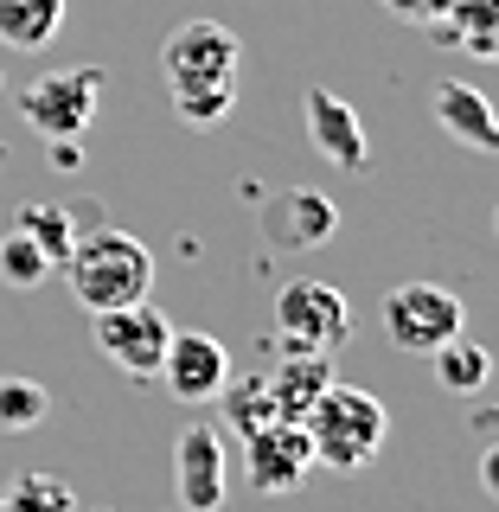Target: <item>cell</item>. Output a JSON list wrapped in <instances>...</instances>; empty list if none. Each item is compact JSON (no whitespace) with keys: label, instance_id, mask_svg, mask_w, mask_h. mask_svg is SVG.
I'll list each match as a JSON object with an SVG mask.
<instances>
[{"label":"cell","instance_id":"obj_1","mask_svg":"<svg viewBox=\"0 0 499 512\" xmlns=\"http://www.w3.org/2000/svg\"><path fill=\"white\" fill-rule=\"evenodd\" d=\"M58 269H64V282H71V295H77L84 314L141 301L154 288V250L141 244V237H128V231H109V224H96V231L77 237Z\"/></svg>","mask_w":499,"mask_h":512},{"label":"cell","instance_id":"obj_2","mask_svg":"<svg viewBox=\"0 0 499 512\" xmlns=\"http://www.w3.org/2000/svg\"><path fill=\"white\" fill-rule=\"evenodd\" d=\"M301 429H308V448H314L320 468L359 474V468H372V455L384 448V436H391V416H384V404L372 391H359V384H327L308 404V416H301Z\"/></svg>","mask_w":499,"mask_h":512},{"label":"cell","instance_id":"obj_3","mask_svg":"<svg viewBox=\"0 0 499 512\" xmlns=\"http://www.w3.org/2000/svg\"><path fill=\"white\" fill-rule=\"evenodd\" d=\"M237 64H244V45H237V32L218 26V20H186V26L167 32V45H160L167 90H212V84L237 90Z\"/></svg>","mask_w":499,"mask_h":512},{"label":"cell","instance_id":"obj_4","mask_svg":"<svg viewBox=\"0 0 499 512\" xmlns=\"http://www.w3.org/2000/svg\"><path fill=\"white\" fill-rule=\"evenodd\" d=\"M96 96H103V71H96V64H77V71L32 77L26 96H20V116L39 141H77L96 116Z\"/></svg>","mask_w":499,"mask_h":512},{"label":"cell","instance_id":"obj_5","mask_svg":"<svg viewBox=\"0 0 499 512\" xmlns=\"http://www.w3.org/2000/svg\"><path fill=\"white\" fill-rule=\"evenodd\" d=\"M90 320H96V346H103V359L116 365L122 378H154L160 372L173 327H167V314H160L148 295L122 301V308H103V314H90Z\"/></svg>","mask_w":499,"mask_h":512},{"label":"cell","instance_id":"obj_6","mask_svg":"<svg viewBox=\"0 0 499 512\" xmlns=\"http://www.w3.org/2000/svg\"><path fill=\"white\" fill-rule=\"evenodd\" d=\"M461 295H448V288L436 282H404V288H391L384 295V333H391V346H404V352H436L442 340H455L461 333Z\"/></svg>","mask_w":499,"mask_h":512},{"label":"cell","instance_id":"obj_7","mask_svg":"<svg viewBox=\"0 0 499 512\" xmlns=\"http://www.w3.org/2000/svg\"><path fill=\"white\" fill-rule=\"evenodd\" d=\"M276 327L288 346H314V352H333L352 340V308L333 282H288L276 295Z\"/></svg>","mask_w":499,"mask_h":512},{"label":"cell","instance_id":"obj_8","mask_svg":"<svg viewBox=\"0 0 499 512\" xmlns=\"http://www.w3.org/2000/svg\"><path fill=\"white\" fill-rule=\"evenodd\" d=\"M256 231H263L269 250L282 256H301V250H320L333 231H340V205L314 186H295V192H276V199L256 212Z\"/></svg>","mask_w":499,"mask_h":512},{"label":"cell","instance_id":"obj_9","mask_svg":"<svg viewBox=\"0 0 499 512\" xmlns=\"http://www.w3.org/2000/svg\"><path fill=\"white\" fill-rule=\"evenodd\" d=\"M244 468H250V487L269 493V500H282V493H295L301 480L314 468V448H308V429L276 416V423H263L256 436H244Z\"/></svg>","mask_w":499,"mask_h":512},{"label":"cell","instance_id":"obj_10","mask_svg":"<svg viewBox=\"0 0 499 512\" xmlns=\"http://www.w3.org/2000/svg\"><path fill=\"white\" fill-rule=\"evenodd\" d=\"M154 378L167 384L186 410H199V404H212V397L224 391V378H231V352H224L212 333H173L167 359H160Z\"/></svg>","mask_w":499,"mask_h":512},{"label":"cell","instance_id":"obj_11","mask_svg":"<svg viewBox=\"0 0 499 512\" xmlns=\"http://www.w3.org/2000/svg\"><path fill=\"white\" fill-rule=\"evenodd\" d=\"M173 493H180V512L224 506V442L212 423H186L173 436Z\"/></svg>","mask_w":499,"mask_h":512},{"label":"cell","instance_id":"obj_12","mask_svg":"<svg viewBox=\"0 0 499 512\" xmlns=\"http://www.w3.org/2000/svg\"><path fill=\"white\" fill-rule=\"evenodd\" d=\"M308 103V141H314V154L327 160V167H340V173H365V128H359V116H352V103H340L333 90H308L301 96Z\"/></svg>","mask_w":499,"mask_h":512},{"label":"cell","instance_id":"obj_13","mask_svg":"<svg viewBox=\"0 0 499 512\" xmlns=\"http://www.w3.org/2000/svg\"><path fill=\"white\" fill-rule=\"evenodd\" d=\"M263 384H269V404H276V416L301 423L308 404L333 384V365H327V352H314V346H288L282 359H276V372H269Z\"/></svg>","mask_w":499,"mask_h":512},{"label":"cell","instance_id":"obj_14","mask_svg":"<svg viewBox=\"0 0 499 512\" xmlns=\"http://www.w3.org/2000/svg\"><path fill=\"white\" fill-rule=\"evenodd\" d=\"M436 128H448L455 141H468L474 154H499V122H493V103L480 96L474 84H436Z\"/></svg>","mask_w":499,"mask_h":512},{"label":"cell","instance_id":"obj_15","mask_svg":"<svg viewBox=\"0 0 499 512\" xmlns=\"http://www.w3.org/2000/svg\"><path fill=\"white\" fill-rule=\"evenodd\" d=\"M442 39H461V52L493 64L499 58V0H448V7L429 20Z\"/></svg>","mask_w":499,"mask_h":512},{"label":"cell","instance_id":"obj_16","mask_svg":"<svg viewBox=\"0 0 499 512\" xmlns=\"http://www.w3.org/2000/svg\"><path fill=\"white\" fill-rule=\"evenodd\" d=\"M64 32V0H0V45L45 52Z\"/></svg>","mask_w":499,"mask_h":512},{"label":"cell","instance_id":"obj_17","mask_svg":"<svg viewBox=\"0 0 499 512\" xmlns=\"http://www.w3.org/2000/svg\"><path fill=\"white\" fill-rule=\"evenodd\" d=\"M429 359H436V384H442L448 397H474L480 384H487V372H493L487 346H480V340H468V333L442 340L436 352H429Z\"/></svg>","mask_w":499,"mask_h":512},{"label":"cell","instance_id":"obj_18","mask_svg":"<svg viewBox=\"0 0 499 512\" xmlns=\"http://www.w3.org/2000/svg\"><path fill=\"white\" fill-rule=\"evenodd\" d=\"M13 224H20V231L32 237V244H39L45 256H52V269L64 263V256H71V244H77V237H84V218H77L71 205H39V199H32V205H20V218H13Z\"/></svg>","mask_w":499,"mask_h":512},{"label":"cell","instance_id":"obj_19","mask_svg":"<svg viewBox=\"0 0 499 512\" xmlns=\"http://www.w3.org/2000/svg\"><path fill=\"white\" fill-rule=\"evenodd\" d=\"M212 404H224V423H231L237 436H256L263 423H276V404H269V384L263 378H244V384L224 378V391L212 397Z\"/></svg>","mask_w":499,"mask_h":512},{"label":"cell","instance_id":"obj_20","mask_svg":"<svg viewBox=\"0 0 499 512\" xmlns=\"http://www.w3.org/2000/svg\"><path fill=\"white\" fill-rule=\"evenodd\" d=\"M45 410H52V397H45L39 378H0V429H7V436L39 429Z\"/></svg>","mask_w":499,"mask_h":512},{"label":"cell","instance_id":"obj_21","mask_svg":"<svg viewBox=\"0 0 499 512\" xmlns=\"http://www.w3.org/2000/svg\"><path fill=\"white\" fill-rule=\"evenodd\" d=\"M0 512H77V493L58 474H20L0 493Z\"/></svg>","mask_w":499,"mask_h":512},{"label":"cell","instance_id":"obj_22","mask_svg":"<svg viewBox=\"0 0 499 512\" xmlns=\"http://www.w3.org/2000/svg\"><path fill=\"white\" fill-rule=\"evenodd\" d=\"M45 276H52V256L13 224V231L0 237V282H7V288H39Z\"/></svg>","mask_w":499,"mask_h":512},{"label":"cell","instance_id":"obj_23","mask_svg":"<svg viewBox=\"0 0 499 512\" xmlns=\"http://www.w3.org/2000/svg\"><path fill=\"white\" fill-rule=\"evenodd\" d=\"M173 116L205 128V122H224L231 116V84H212V90H173Z\"/></svg>","mask_w":499,"mask_h":512},{"label":"cell","instance_id":"obj_24","mask_svg":"<svg viewBox=\"0 0 499 512\" xmlns=\"http://www.w3.org/2000/svg\"><path fill=\"white\" fill-rule=\"evenodd\" d=\"M384 7L397 13V20H416V26H429L442 13V0H384Z\"/></svg>","mask_w":499,"mask_h":512},{"label":"cell","instance_id":"obj_25","mask_svg":"<svg viewBox=\"0 0 499 512\" xmlns=\"http://www.w3.org/2000/svg\"><path fill=\"white\" fill-rule=\"evenodd\" d=\"M480 480H487V493H499V448L480 455Z\"/></svg>","mask_w":499,"mask_h":512},{"label":"cell","instance_id":"obj_26","mask_svg":"<svg viewBox=\"0 0 499 512\" xmlns=\"http://www.w3.org/2000/svg\"><path fill=\"white\" fill-rule=\"evenodd\" d=\"M442 7H448V0H442Z\"/></svg>","mask_w":499,"mask_h":512}]
</instances>
